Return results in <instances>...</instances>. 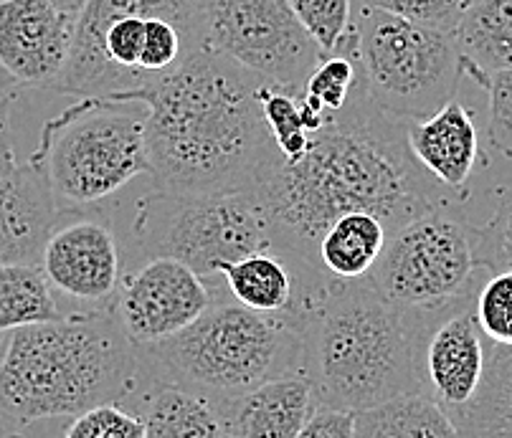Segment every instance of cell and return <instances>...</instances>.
Returning <instances> with one entry per match:
<instances>
[{
	"label": "cell",
	"instance_id": "6da1fadb",
	"mask_svg": "<svg viewBox=\"0 0 512 438\" xmlns=\"http://www.w3.org/2000/svg\"><path fill=\"white\" fill-rule=\"evenodd\" d=\"M254 193L272 226L274 251L315 271L317 244L338 218L373 213L393 233L449 203L411 152L404 119L383 112L368 84L343 112L327 117L302 160L287 163L279 155Z\"/></svg>",
	"mask_w": 512,
	"mask_h": 438
},
{
	"label": "cell",
	"instance_id": "d6a6232c",
	"mask_svg": "<svg viewBox=\"0 0 512 438\" xmlns=\"http://www.w3.org/2000/svg\"><path fill=\"white\" fill-rule=\"evenodd\" d=\"M297 438H355V413L338 408H315Z\"/></svg>",
	"mask_w": 512,
	"mask_h": 438
},
{
	"label": "cell",
	"instance_id": "4316f807",
	"mask_svg": "<svg viewBox=\"0 0 512 438\" xmlns=\"http://www.w3.org/2000/svg\"><path fill=\"white\" fill-rule=\"evenodd\" d=\"M474 317L490 345L512 347V269L487 271L474 294Z\"/></svg>",
	"mask_w": 512,
	"mask_h": 438
},
{
	"label": "cell",
	"instance_id": "2e32d148",
	"mask_svg": "<svg viewBox=\"0 0 512 438\" xmlns=\"http://www.w3.org/2000/svg\"><path fill=\"white\" fill-rule=\"evenodd\" d=\"M77 16L54 0H0V66L18 87L51 89L69 59Z\"/></svg>",
	"mask_w": 512,
	"mask_h": 438
},
{
	"label": "cell",
	"instance_id": "484cf974",
	"mask_svg": "<svg viewBox=\"0 0 512 438\" xmlns=\"http://www.w3.org/2000/svg\"><path fill=\"white\" fill-rule=\"evenodd\" d=\"M363 84L365 76L358 59V38H355V28L350 23L338 46L330 54L322 56L320 64L307 76L302 94H305L312 107H317L330 117V114L343 112L345 104L353 99V94Z\"/></svg>",
	"mask_w": 512,
	"mask_h": 438
},
{
	"label": "cell",
	"instance_id": "836d02e7",
	"mask_svg": "<svg viewBox=\"0 0 512 438\" xmlns=\"http://www.w3.org/2000/svg\"><path fill=\"white\" fill-rule=\"evenodd\" d=\"M16 87H18V84L13 82L11 76H8L6 71H3V66H0V99H3V97H13V94H16Z\"/></svg>",
	"mask_w": 512,
	"mask_h": 438
},
{
	"label": "cell",
	"instance_id": "e575fe53",
	"mask_svg": "<svg viewBox=\"0 0 512 438\" xmlns=\"http://www.w3.org/2000/svg\"><path fill=\"white\" fill-rule=\"evenodd\" d=\"M54 3L61 8V11L71 13V16H79V11L87 6L89 0H54Z\"/></svg>",
	"mask_w": 512,
	"mask_h": 438
},
{
	"label": "cell",
	"instance_id": "9c48e42d",
	"mask_svg": "<svg viewBox=\"0 0 512 438\" xmlns=\"http://www.w3.org/2000/svg\"><path fill=\"white\" fill-rule=\"evenodd\" d=\"M358 59L371 99L393 117L419 122L454 102L464 76L454 33L419 26L355 0Z\"/></svg>",
	"mask_w": 512,
	"mask_h": 438
},
{
	"label": "cell",
	"instance_id": "277c9868",
	"mask_svg": "<svg viewBox=\"0 0 512 438\" xmlns=\"http://www.w3.org/2000/svg\"><path fill=\"white\" fill-rule=\"evenodd\" d=\"M140 373L115 309L21 327L0 360V418L28 426L120 401Z\"/></svg>",
	"mask_w": 512,
	"mask_h": 438
},
{
	"label": "cell",
	"instance_id": "603a6c76",
	"mask_svg": "<svg viewBox=\"0 0 512 438\" xmlns=\"http://www.w3.org/2000/svg\"><path fill=\"white\" fill-rule=\"evenodd\" d=\"M454 423L462 438H512V347L490 345L480 393Z\"/></svg>",
	"mask_w": 512,
	"mask_h": 438
},
{
	"label": "cell",
	"instance_id": "30bf717a",
	"mask_svg": "<svg viewBox=\"0 0 512 438\" xmlns=\"http://www.w3.org/2000/svg\"><path fill=\"white\" fill-rule=\"evenodd\" d=\"M485 276L474 226L442 203L396 228L363 282L393 307L436 317L472 297Z\"/></svg>",
	"mask_w": 512,
	"mask_h": 438
},
{
	"label": "cell",
	"instance_id": "d6986e66",
	"mask_svg": "<svg viewBox=\"0 0 512 438\" xmlns=\"http://www.w3.org/2000/svg\"><path fill=\"white\" fill-rule=\"evenodd\" d=\"M388 236V226L373 213H348L322 233L315 251L317 269L335 282H358L381 259Z\"/></svg>",
	"mask_w": 512,
	"mask_h": 438
},
{
	"label": "cell",
	"instance_id": "5b68a950",
	"mask_svg": "<svg viewBox=\"0 0 512 438\" xmlns=\"http://www.w3.org/2000/svg\"><path fill=\"white\" fill-rule=\"evenodd\" d=\"M206 49L203 0H89L51 92L109 99L160 82Z\"/></svg>",
	"mask_w": 512,
	"mask_h": 438
},
{
	"label": "cell",
	"instance_id": "44dd1931",
	"mask_svg": "<svg viewBox=\"0 0 512 438\" xmlns=\"http://www.w3.org/2000/svg\"><path fill=\"white\" fill-rule=\"evenodd\" d=\"M355 438H462L457 423L416 393L355 413Z\"/></svg>",
	"mask_w": 512,
	"mask_h": 438
},
{
	"label": "cell",
	"instance_id": "ffe728a7",
	"mask_svg": "<svg viewBox=\"0 0 512 438\" xmlns=\"http://www.w3.org/2000/svg\"><path fill=\"white\" fill-rule=\"evenodd\" d=\"M454 38L464 74L474 82L512 69V0H472Z\"/></svg>",
	"mask_w": 512,
	"mask_h": 438
},
{
	"label": "cell",
	"instance_id": "3957f363",
	"mask_svg": "<svg viewBox=\"0 0 512 438\" xmlns=\"http://www.w3.org/2000/svg\"><path fill=\"white\" fill-rule=\"evenodd\" d=\"M434 317L393 307L358 282H330L300 314V375L317 408L371 411L421 393L419 352Z\"/></svg>",
	"mask_w": 512,
	"mask_h": 438
},
{
	"label": "cell",
	"instance_id": "f546056e",
	"mask_svg": "<svg viewBox=\"0 0 512 438\" xmlns=\"http://www.w3.org/2000/svg\"><path fill=\"white\" fill-rule=\"evenodd\" d=\"M365 3L419 26L454 33L472 0H365Z\"/></svg>",
	"mask_w": 512,
	"mask_h": 438
},
{
	"label": "cell",
	"instance_id": "e0dca14e",
	"mask_svg": "<svg viewBox=\"0 0 512 438\" xmlns=\"http://www.w3.org/2000/svg\"><path fill=\"white\" fill-rule=\"evenodd\" d=\"M317 401L302 375H284L216 403L224 433L236 438H297Z\"/></svg>",
	"mask_w": 512,
	"mask_h": 438
},
{
	"label": "cell",
	"instance_id": "52a82bcc",
	"mask_svg": "<svg viewBox=\"0 0 512 438\" xmlns=\"http://www.w3.org/2000/svg\"><path fill=\"white\" fill-rule=\"evenodd\" d=\"M31 160L44 170L59 213L102 203L150 173L145 117L120 112L109 99H79L46 122Z\"/></svg>",
	"mask_w": 512,
	"mask_h": 438
},
{
	"label": "cell",
	"instance_id": "cb8c5ba5",
	"mask_svg": "<svg viewBox=\"0 0 512 438\" xmlns=\"http://www.w3.org/2000/svg\"><path fill=\"white\" fill-rule=\"evenodd\" d=\"M264 122L269 127L274 147L287 163H297L310 152L312 137L325 127L327 114L312 107L302 92L272 87L264 82L259 87Z\"/></svg>",
	"mask_w": 512,
	"mask_h": 438
},
{
	"label": "cell",
	"instance_id": "4fadbf2b",
	"mask_svg": "<svg viewBox=\"0 0 512 438\" xmlns=\"http://www.w3.org/2000/svg\"><path fill=\"white\" fill-rule=\"evenodd\" d=\"M474 294L436 314L421 340V395L447 411L452 421H457L480 393L490 355V342L474 317Z\"/></svg>",
	"mask_w": 512,
	"mask_h": 438
},
{
	"label": "cell",
	"instance_id": "7a4b0ae2",
	"mask_svg": "<svg viewBox=\"0 0 512 438\" xmlns=\"http://www.w3.org/2000/svg\"><path fill=\"white\" fill-rule=\"evenodd\" d=\"M262 79L201 49L160 82L125 94L142 104L150 175L168 193L254 190L279 157L264 122Z\"/></svg>",
	"mask_w": 512,
	"mask_h": 438
},
{
	"label": "cell",
	"instance_id": "4dcf8cb0",
	"mask_svg": "<svg viewBox=\"0 0 512 438\" xmlns=\"http://www.w3.org/2000/svg\"><path fill=\"white\" fill-rule=\"evenodd\" d=\"M64 438H145V423L115 403H104L74 416Z\"/></svg>",
	"mask_w": 512,
	"mask_h": 438
},
{
	"label": "cell",
	"instance_id": "8992f818",
	"mask_svg": "<svg viewBox=\"0 0 512 438\" xmlns=\"http://www.w3.org/2000/svg\"><path fill=\"white\" fill-rule=\"evenodd\" d=\"M213 302L201 320L153 345H137L140 373L155 385H175L216 403L267 380L300 375V322L256 314L211 279Z\"/></svg>",
	"mask_w": 512,
	"mask_h": 438
},
{
	"label": "cell",
	"instance_id": "5bb4252c",
	"mask_svg": "<svg viewBox=\"0 0 512 438\" xmlns=\"http://www.w3.org/2000/svg\"><path fill=\"white\" fill-rule=\"evenodd\" d=\"M0 99V264H36L59 218V206L36 160L16 155L11 107Z\"/></svg>",
	"mask_w": 512,
	"mask_h": 438
},
{
	"label": "cell",
	"instance_id": "f1b7e54d",
	"mask_svg": "<svg viewBox=\"0 0 512 438\" xmlns=\"http://www.w3.org/2000/svg\"><path fill=\"white\" fill-rule=\"evenodd\" d=\"M477 259L487 271L512 269V188L500 195L495 213L482 228L474 226Z\"/></svg>",
	"mask_w": 512,
	"mask_h": 438
},
{
	"label": "cell",
	"instance_id": "7c38bea8",
	"mask_svg": "<svg viewBox=\"0 0 512 438\" xmlns=\"http://www.w3.org/2000/svg\"><path fill=\"white\" fill-rule=\"evenodd\" d=\"M211 284L191 266L155 256L122 279L115 314L132 345H153L178 335L211 307Z\"/></svg>",
	"mask_w": 512,
	"mask_h": 438
},
{
	"label": "cell",
	"instance_id": "8fae6325",
	"mask_svg": "<svg viewBox=\"0 0 512 438\" xmlns=\"http://www.w3.org/2000/svg\"><path fill=\"white\" fill-rule=\"evenodd\" d=\"M206 49L272 87L302 92L322 54L289 0H203Z\"/></svg>",
	"mask_w": 512,
	"mask_h": 438
},
{
	"label": "cell",
	"instance_id": "d4e9b609",
	"mask_svg": "<svg viewBox=\"0 0 512 438\" xmlns=\"http://www.w3.org/2000/svg\"><path fill=\"white\" fill-rule=\"evenodd\" d=\"M49 279L36 264H0V335L61 320Z\"/></svg>",
	"mask_w": 512,
	"mask_h": 438
},
{
	"label": "cell",
	"instance_id": "1f68e13d",
	"mask_svg": "<svg viewBox=\"0 0 512 438\" xmlns=\"http://www.w3.org/2000/svg\"><path fill=\"white\" fill-rule=\"evenodd\" d=\"M482 89L490 97V142L512 160V69L482 76Z\"/></svg>",
	"mask_w": 512,
	"mask_h": 438
},
{
	"label": "cell",
	"instance_id": "8d00e7d4",
	"mask_svg": "<svg viewBox=\"0 0 512 438\" xmlns=\"http://www.w3.org/2000/svg\"><path fill=\"white\" fill-rule=\"evenodd\" d=\"M221 438H236V436H229V433H224V436H221Z\"/></svg>",
	"mask_w": 512,
	"mask_h": 438
},
{
	"label": "cell",
	"instance_id": "7402d4cb",
	"mask_svg": "<svg viewBox=\"0 0 512 438\" xmlns=\"http://www.w3.org/2000/svg\"><path fill=\"white\" fill-rule=\"evenodd\" d=\"M145 438H221L224 428L216 406L203 395L175 385H160L150 395L145 413Z\"/></svg>",
	"mask_w": 512,
	"mask_h": 438
},
{
	"label": "cell",
	"instance_id": "d590c367",
	"mask_svg": "<svg viewBox=\"0 0 512 438\" xmlns=\"http://www.w3.org/2000/svg\"><path fill=\"white\" fill-rule=\"evenodd\" d=\"M0 438H21V436H13V433H0Z\"/></svg>",
	"mask_w": 512,
	"mask_h": 438
},
{
	"label": "cell",
	"instance_id": "9a60e30c",
	"mask_svg": "<svg viewBox=\"0 0 512 438\" xmlns=\"http://www.w3.org/2000/svg\"><path fill=\"white\" fill-rule=\"evenodd\" d=\"M51 289L84 312L115 309L120 292V246L99 218H74L54 226L39 261Z\"/></svg>",
	"mask_w": 512,
	"mask_h": 438
},
{
	"label": "cell",
	"instance_id": "ac0fdd59",
	"mask_svg": "<svg viewBox=\"0 0 512 438\" xmlns=\"http://www.w3.org/2000/svg\"><path fill=\"white\" fill-rule=\"evenodd\" d=\"M406 135L421 168L439 180L442 188L464 198L482 155L472 112L464 104L449 102L431 117L406 122Z\"/></svg>",
	"mask_w": 512,
	"mask_h": 438
},
{
	"label": "cell",
	"instance_id": "83f0119b",
	"mask_svg": "<svg viewBox=\"0 0 512 438\" xmlns=\"http://www.w3.org/2000/svg\"><path fill=\"white\" fill-rule=\"evenodd\" d=\"M289 6L322 54H330L353 23L355 0H289Z\"/></svg>",
	"mask_w": 512,
	"mask_h": 438
},
{
	"label": "cell",
	"instance_id": "ba28073f",
	"mask_svg": "<svg viewBox=\"0 0 512 438\" xmlns=\"http://www.w3.org/2000/svg\"><path fill=\"white\" fill-rule=\"evenodd\" d=\"M132 233L145 259H175L206 282L218 279L224 264L274 251L272 226L254 190L168 193L155 188L137 203Z\"/></svg>",
	"mask_w": 512,
	"mask_h": 438
}]
</instances>
